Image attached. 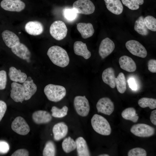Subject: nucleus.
Listing matches in <instances>:
<instances>
[{
  "mask_svg": "<svg viewBox=\"0 0 156 156\" xmlns=\"http://www.w3.org/2000/svg\"><path fill=\"white\" fill-rule=\"evenodd\" d=\"M68 29L64 22L56 21L51 25L49 32L51 36L55 39L60 40L64 38L67 34Z\"/></svg>",
  "mask_w": 156,
  "mask_h": 156,
  "instance_id": "4",
  "label": "nucleus"
},
{
  "mask_svg": "<svg viewBox=\"0 0 156 156\" xmlns=\"http://www.w3.org/2000/svg\"><path fill=\"white\" fill-rule=\"evenodd\" d=\"M104 0L107 9L111 12L116 15L122 13L123 7L120 0Z\"/></svg>",
  "mask_w": 156,
  "mask_h": 156,
  "instance_id": "24",
  "label": "nucleus"
},
{
  "mask_svg": "<svg viewBox=\"0 0 156 156\" xmlns=\"http://www.w3.org/2000/svg\"><path fill=\"white\" fill-rule=\"evenodd\" d=\"M47 54L54 64L61 67H65L68 64L69 58L66 51L58 46H53L48 49Z\"/></svg>",
  "mask_w": 156,
  "mask_h": 156,
  "instance_id": "1",
  "label": "nucleus"
},
{
  "mask_svg": "<svg viewBox=\"0 0 156 156\" xmlns=\"http://www.w3.org/2000/svg\"><path fill=\"white\" fill-rule=\"evenodd\" d=\"M146 150L141 148H135L130 150L128 153V156H146Z\"/></svg>",
  "mask_w": 156,
  "mask_h": 156,
  "instance_id": "37",
  "label": "nucleus"
},
{
  "mask_svg": "<svg viewBox=\"0 0 156 156\" xmlns=\"http://www.w3.org/2000/svg\"><path fill=\"white\" fill-rule=\"evenodd\" d=\"M17 1H20L21 0H14Z\"/></svg>",
  "mask_w": 156,
  "mask_h": 156,
  "instance_id": "46",
  "label": "nucleus"
},
{
  "mask_svg": "<svg viewBox=\"0 0 156 156\" xmlns=\"http://www.w3.org/2000/svg\"><path fill=\"white\" fill-rule=\"evenodd\" d=\"M128 82L130 88L133 90H135L137 89V86L135 80L133 78L129 79Z\"/></svg>",
  "mask_w": 156,
  "mask_h": 156,
  "instance_id": "43",
  "label": "nucleus"
},
{
  "mask_svg": "<svg viewBox=\"0 0 156 156\" xmlns=\"http://www.w3.org/2000/svg\"><path fill=\"white\" fill-rule=\"evenodd\" d=\"M155 128L147 124L139 123L133 125L130 129L131 133L141 137H148L153 135L155 133Z\"/></svg>",
  "mask_w": 156,
  "mask_h": 156,
  "instance_id": "6",
  "label": "nucleus"
},
{
  "mask_svg": "<svg viewBox=\"0 0 156 156\" xmlns=\"http://www.w3.org/2000/svg\"><path fill=\"white\" fill-rule=\"evenodd\" d=\"M68 108L66 106H64L62 108L59 109L55 106L52 107L51 109L52 116L55 118H62L67 115Z\"/></svg>",
  "mask_w": 156,
  "mask_h": 156,
  "instance_id": "33",
  "label": "nucleus"
},
{
  "mask_svg": "<svg viewBox=\"0 0 156 156\" xmlns=\"http://www.w3.org/2000/svg\"><path fill=\"white\" fill-rule=\"evenodd\" d=\"M12 130L17 134L21 135L27 134L30 131L28 125L22 117L18 116L16 117L11 124Z\"/></svg>",
  "mask_w": 156,
  "mask_h": 156,
  "instance_id": "9",
  "label": "nucleus"
},
{
  "mask_svg": "<svg viewBox=\"0 0 156 156\" xmlns=\"http://www.w3.org/2000/svg\"><path fill=\"white\" fill-rule=\"evenodd\" d=\"M150 119L151 122L154 125H156V110L152 111L151 113Z\"/></svg>",
  "mask_w": 156,
  "mask_h": 156,
  "instance_id": "44",
  "label": "nucleus"
},
{
  "mask_svg": "<svg viewBox=\"0 0 156 156\" xmlns=\"http://www.w3.org/2000/svg\"><path fill=\"white\" fill-rule=\"evenodd\" d=\"M3 40L6 45L9 48H12L20 43L18 37L13 32L5 30L1 34Z\"/></svg>",
  "mask_w": 156,
  "mask_h": 156,
  "instance_id": "18",
  "label": "nucleus"
},
{
  "mask_svg": "<svg viewBox=\"0 0 156 156\" xmlns=\"http://www.w3.org/2000/svg\"><path fill=\"white\" fill-rule=\"evenodd\" d=\"M77 28L82 38L84 39L92 36L94 32L93 25L90 23H79L77 25Z\"/></svg>",
  "mask_w": 156,
  "mask_h": 156,
  "instance_id": "23",
  "label": "nucleus"
},
{
  "mask_svg": "<svg viewBox=\"0 0 156 156\" xmlns=\"http://www.w3.org/2000/svg\"><path fill=\"white\" fill-rule=\"evenodd\" d=\"M12 52L20 58L29 61L31 56L29 50L26 46L23 43H19L11 48Z\"/></svg>",
  "mask_w": 156,
  "mask_h": 156,
  "instance_id": "14",
  "label": "nucleus"
},
{
  "mask_svg": "<svg viewBox=\"0 0 156 156\" xmlns=\"http://www.w3.org/2000/svg\"><path fill=\"white\" fill-rule=\"evenodd\" d=\"M44 92L49 100L57 102L64 97L66 94V90L63 86L50 84L45 86Z\"/></svg>",
  "mask_w": 156,
  "mask_h": 156,
  "instance_id": "3",
  "label": "nucleus"
},
{
  "mask_svg": "<svg viewBox=\"0 0 156 156\" xmlns=\"http://www.w3.org/2000/svg\"><path fill=\"white\" fill-rule=\"evenodd\" d=\"M7 108L6 103L3 101L0 100V122L3 117Z\"/></svg>",
  "mask_w": 156,
  "mask_h": 156,
  "instance_id": "42",
  "label": "nucleus"
},
{
  "mask_svg": "<svg viewBox=\"0 0 156 156\" xmlns=\"http://www.w3.org/2000/svg\"><path fill=\"white\" fill-rule=\"evenodd\" d=\"M25 28L29 34L36 36L41 34L43 31L44 27L42 24L37 21H30L25 24Z\"/></svg>",
  "mask_w": 156,
  "mask_h": 156,
  "instance_id": "17",
  "label": "nucleus"
},
{
  "mask_svg": "<svg viewBox=\"0 0 156 156\" xmlns=\"http://www.w3.org/2000/svg\"><path fill=\"white\" fill-rule=\"evenodd\" d=\"M56 153V146L54 142L51 140L47 141L43 151V155L54 156L55 155Z\"/></svg>",
  "mask_w": 156,
  "mask_h": 156,
  "instance_id": "32",
  "label": "nucleus"
},
{
  "mask_svg": "<svg viewBox=\"0 0 156 156\" xmlns=\"http://www.w3.org/2000/svg\"><path fill=\"white\" fill-rule=\"evenodd\" d=\"M125 46L127 49L133 55L142 58L145 57L147 51L144 47L138 41L131 40L127 42Z\"/></svg>",
  "mask_w": 156,
  "mask_h": 156,
  "instance_id": "8",
  "label": "nucleus"
},
{
  "mask_svg": "<svg viewBox=\"0 0 156 156\" xmlns=\"http://www.w3.org/2000/svg\"><path fill=\"white\" fill-rule=\"evenodd\" d=\"M119 63L120 68L128 72H133L136 69V66L134 61L130 57L123 55L119 59Z\"/></svg>",
  "mask_w": 156,
  "mask_h": 156,
  "instance_id": "20",
  "label": "nucleus"
},
{
  "mask_svg": "<svg viewBox=\"0 0 156 156\" xmlns=\"http://www.w3.org/2000/svg\"><path fill=\"white\" fill-rule=\"evenodd\" d=\"M138 103L143 108L148 107L150 109H153L156 108V99H155L143 97L138 101Z\"/></svg>",
  "mask_w": 156,
  "mask_h": 156,
  "instance_id": "31",
  "label": "nucleus"
},
{
  "mask_svg": "<svg viewBox=\"0 0 156 156\" xmlns=\"http://www.w3.org/2000/svg\"><path fill=\"white\" fill-rule=\"evenodd\" d=\"M125 6L132 10H135L138 9L139 5L143 4L144 0H121Z\"/></svg>",
  "mask_w": 156,
  "mask_h": 156,
  "instance_id": "34",
  "label": "nucleus"
},
{
  "mask_svg": "<svg viewBox=\"0 0 156 156\" xmlns=\"http://www.w3.org/2000/svg\"><path fill=\"white\" fill-rule=\"evenodd\" d=\"M73 105L76 112L79 116L85 117L88 114L90 106L85 96H76L74 99Z\"/></svg>",
  "mask_w": 156,
  "mask_h": 156,
  "instance_id": "5",
  "label": "nucleus"
},
{
  "mask_svg": "<svg viewBox=\"0 0 156 156\" xmlns=\"http://www.w3.org/2000/svg\"><path fill=\"white\" fill-rule=\"evenodd\" d=\"M77 155L79 156H90L86 142L82 137L78 138L75 141Z\"/></svg>",
  "mask_w": 156,
  "mask_h": 156,
  "instance_id": "25",
  "label": "nucleus"
},
{
  "mask_svg": "<svg viewBox=\"0 0 156 156\" xmlns=\"http://www.w3.org/2000/svg\"><path fill=\"white\" fill-rule=\"evenodd\" d=\"M144 19V18L142 16L138 18L135 21L134 29L140 35L146 36L148 34L149 31L145 25Z\"/></svg>",
  "mask_w": 156,
  "mask_h": 156,
  "instance_id": "27",
  "label": "nucleus"
},
{
  "mask_svg": "<svg viewBox=\"0 0 156 156\" xmlns=\"http://www.w3.org/2000/svg\"><path fill=\"white\" fill-rule=\"evenodd\" d=\"M68 131V127L65 123L61 122L55 124L52 129L54 140L58 141L63 139L66 135Z\"/></svg>",
  "mask_w": 156,
  "mask_h": 156,
  "instance_id": "15",
  "label": "nucleus"
},
{
  "mask_svg": "<svg viewBox=\"0 0 156 156\" xmlns=\"http://www.w3.org/2000/svg\"><path fill=\"white\" fill-rule=\"evenodd\" d=\"M102 78L103 82L112 88L116 86L115 76L113 68L109 67L105 69L103 72Z\"/></svg>",
  "mask_w": 156,
  "mask_h": 156,
  "instance_id": "22",
  "label": "nucleus"
},
{
  "mask_svg": "<svg viewBox=\"0 0 156 156\" xmlns=\"http://www.w3.org/2000/svg\"><path fill=\"white\" fill-rule=\"evenodd\" d=\"M73 49L75 54L82 56L86 59H88L91 56V53L87 49L85 43L81 41H76L73 45Z\"/></svg>",
  "mask_w": 156,
  "mask_h": 156,
  "instance_id": "21",
  "label": "nucleus"
},
{
  "mask_svg": "<svg viewBox=\"0 0 156 156\" xmlns=\"http://www.w3.org/2000/svg\"><path fill=\"white\" fill-rule=\"evenodd\" d=\"M73 8L77 13L86 15L93 13L95 10L94 5L90 0H77L73 3Z\"/></svg>",
  "mask_w": 156,
  "mask_h": 156,
  "instance_id": "7",
  "label": "nucleus"
},
{
  "mask_svg": "<svg viewBox=\"0 0 156 156\" xmlns=\"http://www.w3.org/2000/svg\"><path fill=\"white\" fill-rule=\"evenodd\" d=\"M32 118L35 123L41 124L49 123L52 120V117L48 112L39 110L33 113L32 115Z\"/></svg>",
  "mask_w": 156,
  "mask_h": 156,
  "instance_id": "16",
  "label": "nucleus"
},
{
  "mask_svg": "<svg viewBox=\"0 0 156 156\" xmlns=\"http://www.w3.org/2000/svg\"><path fill=\"white\" fill-rule=\"evenodd\" d=\"M10 96L15 102L22 103L25 100V94L23 86L16 83L12 82L11 85Z\"/></svg>",
  "mask_w": 156,
  "mask_h": 156,
  "instance_id": "13",
  "label": "nucleus"
},
{
  "mask_svg": "<svg viewBox=\"0 0 156 156\" xmlns=\"http://www.w3.org/2000/svg\"><path fill=\"white\" fill-rule=\"evenodd\" d=\"M10 146L7 142L0 140V154H6L8 152Z\"/></svg>",
  "mask_w": 156,
  "mask_h": 156,
  "instance_id": "39",
  "label": "nucleus"
},
{
  "mask_svg": "<svg viewBox=\"0 0 156 156\" xmlns=\"http://www.w3.org/2000/svg\"><path fill=\"white\" fill-rule=\"evenodd\" d=\"M29 155V152L26 149H18L11 155V156H28Z\"/></svg>",
  "mask_w": 156,
  "mask_h": 156,
  "instance_id": "40",
  "label": "nucleus"
},
{
  "mask_svg": "<svg viewBox=\"0 0 156 156\" xmlns=\"http://www.w3.org/2000/svg\"><path fill=\"white\" fill-rule=\"evenodd\" d=\"M122 117L124 119L136 122L139 118L135 109L133 107L127 108L122 111L121 113Z\"/></svg>",
  "mask_w": 156,
  "mask_h": 156,
  "instance_id": "28",
  "label": "nucleus"
},
{
  "mask_svg": "<svg viewBox=\"0 0 156 156\" xmlns=\"http://www.w3.org/2000/svg\"><path fill=\"white\" fill-rule=\"evenodd\" d=\"M91 124L94 130L100 134L108 135L111 133V129L109 122L100 115L94 114L91 119Z\"/></svg>",
  "mask_w": 156,
  "mask_h": 156,
  "instance_id": "2",
  "label": "nucleus"
},
{
  "mask_svg": "<svg viewBox=\"0 0 156 156\" xmlns=\"http://www.w3.org/2000/svg\"><path fill=\"white\" fill-rule=\"evenodd\" d=\"M1 7L7 11L20 12L24 9L25 5L22 1L14 0H3L1 2Z\"/></svg>",
  "mask_w": 156,
  "mask_h": 156,
  "instance_id": "11",
  "label": "nucleus"
},
{
  "mask_svg": "<svg viewBox=\"0 0 156 156\" xmlns=\"http://www.w3.org/2000/svg\"><path fill=\"white\" fill-rule=\"evenodd\" d=\"M7 81V74L5 71L1 70L0 71V90L5 89L6 86Z\"/></svg>",
  "mask_w": 156,
  "mask_h": 156,
  "instance_id": "38",
  "label": "nucleus"
},
{
  "mask_svg": "<svg viewBox=\"0 0 156 156\" xmlns=\"http://www.w3.org/2000/svg\"><path fill=\"white\" fill-rule=\"evenodd\" d=\"M115 45L114 42L108 38L103 40L99 45V53L103 59L110 55L114 51Z\"/></svg>",
  "mask_w": 156,
  "mask_h": 156,
  "instance_id": "12",
  "label": "nucleus"
},
{
  "mask_svg": "<svg viewBox=\"0 0 156 156\" xmlns=\"http://www.w3.org/2000/svg\"><path fill=\"white\" fill-rule=\"evenodd\" d=\"M144 21L147 28L151 31H156V19L152 16L148 15L144 19Z\"/></svg>",
  "mask_w": 156,
  "mask_h": 156,
  "instance_id": "36",
  "label": "nucleus"
},
{
  "mask_svg": "<svg viewBox=\"0 0 156 156\" xmlns=\"http://www.w3.org/2000/svg\"><path fill=\"white\" fill-rule=\"evenodd\" d=\"M98 113H101L108 115H110L114 110L113 103L109 98L104 97L100 99L96 104Z\"/></svg>",
  "mask_w": 156,
  "mask_h": 156,
  "instance_id": "10",
  "label": "nucleus"
},
{
  "mask_svg": "<svg viewBox=\"0 0 156 156\" xmlns=\"http://www.w3.org/2000/svg\"><path fill=\"white\" fill-rule=\"evenodd\" d=\"M148 69L151 72L153 73H156V60L155 59H151L149 60L148 64Z\"/></svg>",
  "mask_w": 156,
  "mask_h": 156,
  "instance_id": "41",
  "label": "nucleus"
},
{
  "mask_svg": "<svg viewBox=\"0 0 156 156\" xmlns=\"http://www.w3.org/2000/svg\"><path fill=\"white\" fill-rule=\"evenodd\" d=\"M24 88L25 94V100H28L36 92L37 87L30 77L27 78L22 85Z\"/></svg>",
  "mask_w": 156,
  "mask_h": 156,
  "instance_id": "19",
  "label": "nucleus"
},
{
  "mask_svg": "<svg viewBox=\"0 0 156 156\" xmlns=\"http://www.w3.org/2000/svg\"><path fill=\"white\" fill-rule=\"evenodd\" d=\"M9 75L11 80L16 82L23 83L27 78L25 73L21 72L20 70H17L13 66L10 67Z\"/></svg>",
  "mask_w": 156,
  "mask_h": 156,
  "instance_id": "26",
  "label": "nucleus"
},
{
  "mask_svg": "<svg viewBox=\"0 0 156 156\" xmlns=\"http://www.w3.org/2000/svg\"><path fill=\"white\" fill-rule=\"evenodd\" d=\"M115 83L118 92L121 94L124 93L127 89V83L125 77L123 73H120L115 78Z\"/></svg>",
  "mask_w": 156,
  "mask_h": 156,
  "instance_id": "29",
  "label": "nucleus"
},
{
  "mask_svg": "<svg viewBox=\"0 0 156 156\" xmlns=\"http://www.w3.org/2000/svg\"><path fill=\"white\" fill-rule=\"evenodd\" d=\"M77 14L73 8H65L63 10L64 17L69 21H72L75 20L77 17Z\"/></svg>",
  "mask_w": 156,
  "mask_h": 156,
  "instance_id": "35",
  "label": "nucleus"
},
{
  "mask_svg": "<svg viewBox=\"0 0 156 156\" xmlns=\"http://www.w3.org/2000/svg\"><path fill=\"white\" fill-rule=\"evenodd\" d=\"M62 145L63 151L66 153H70L74 150L76 148L75 141L70 137L64 139Z\"/></svg>",
  "mask_w": 156,
  "mask_h": 156,
  "instance_id": "30",
  "label": "nucleus"
},
{
  "mask_svg": "<svg viewBox=\"0 0 156 156\" xmlns=\"http://www.w3.org/2000/svg\"><path fill=\"white\" fill-rule=\"evenodd\" d=\"M99 156H109V155L106 154H103L99 155Z\"/></svg>",
  "mask_w": 156,
  "mask_h": 156,
  "instance_id": "45",
  "label": "nucleus"
}]
</instances>
